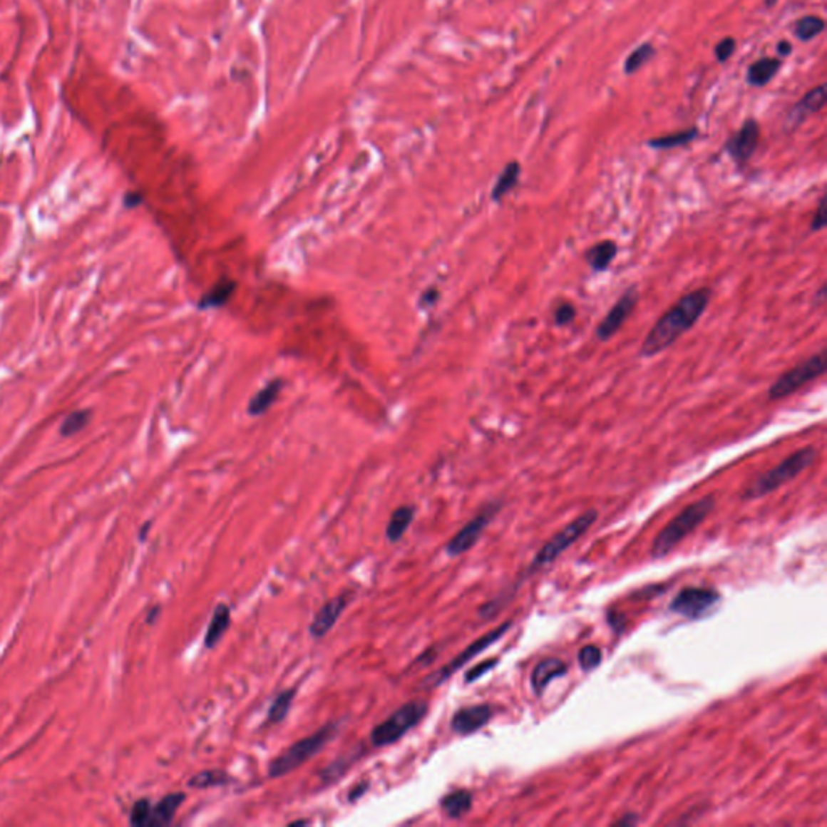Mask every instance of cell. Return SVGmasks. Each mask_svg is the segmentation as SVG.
<instances>
[{"mask_svg": "<svg viewBox=\"0 0 827 827\" xmlns=\"http://www.w3.org/2000/svg\"><path fill=\"white\" fill-rule=\"evenodd\" d=\"M235 289H236V282H233V279H230V278H222L220 282H217L214 287H212L202 297H200L199 302H197V307L202 309V310L223 307L225 304H228L231 297H233Z\"/></svg>", "mask_w": 827, "mask_h": 827, "instance_id": "cell-23", "label": "cell"}, {"mask_svg": "<svg viewBox=\"0 0 827 827\" xmlns=\"http://www.w3.org/2000/svg\"><path fill=\"white\" fill-rule=\"evenodd\" d=\"M781 60L774 57H764L756 60L755 63L750 65L746 71V81L753 88H763L766 84L772 81L777 73L781 70Z\"/></svg>", "mask_w": 827, "mask_h": 827, "instance_id": "cell-21", "label": "cell"}, {"mask_svg": "<svg viewBox=\"0 0 827 827\" xmlns=\"http://www.w3.org/2000/svg\"><path fill=\"white\" fill-rule=\"evenodd\" d=\"M577 658H579V664L582 667V671L590 672L601 664V659H603V652H601L597 644H587V647H583L580 649Z\"/></svg>", "mask_w": 827, "mask_h": 827, "instance_id": "cell-32", "label": "cell"}, {"mask_svg": "<svg viewBox=\"0 0 827 827\" xmlns=\"http://www.w3.org/2000/svg\"><path fill=\"white\" fill-rule=\"evenodd\" d=\"M366 790H367V782H362L361 786L354 787V790H352V792L349 793V800L351 801L354 800V796H356V798H359V796H361L364 792H366Z\"/></svg>", "mask_w": 827, "mask_h": 827, "instance_id": "cell-42", "label": "cell"}, {"mask_svg": "<svg viewBox=\"0 0 827 827\" xmlns=\"http://www.w3.org/2000/svg\"><path fill=\"white\" fill-rule=\"evenodd\" d=\"M510 627H513V622H504L501 625H498L496 629L490 630L488 634H485V635H482L480 638H477L476 642H472L469 644V647H466L464 652L459 653L453 661H449L446 666H443L440 669V671H438V674H436L435 679H433V685H440V684L445 682V680H448L449 677H451L453 674L458 672L461 667H464L467 664V662L472 661L480 653H483L486 648H490L491 644H493L495 642H498L501 637L506 635V632Z\"/></svg>", "mask_w": 827, "mask_h": 827, "instance_id": "cell-11", "label": "cell"}, {"mask_svg": "<svg viewBox=\"0 0 827 827\" xmlns=\"http://www.w3.org/2000/svg\"><path fill=\"white\" fill-rule=\"evenodd\" d=\"M721 601L719 592L709 587H687L671 601V611L687 619H698L708 614Z\"/></svg>", "mask_w": 827, "mask_h": 827, "instance_id": "cell-9", "label": "cell"}, {"mask_svg": "<svg viewBox=\"0 0 827 827\" xmlns=\"http://www.w3.org/2000/svg\"><path fill=\"white\" fill-rule=\"evenodd\" d=\"M597 519H598V510L588 509V510H585V513L577 517V519L570 522L569 525H565L563 530H559L556 535H553V537L537 551V555H535L532 564L528 565V570H527L525 575H533L535 572H538V570L545 569L546 565L555 563L565 550L570 548V546H572L575 541L579 540L582 535L595 524V522H597Z\"/></svg>", "mask_w": 827, "mask_h": 827, "instance_id": "cell-6", "label": "cell"}, {"mask_svg": "<svg viewBox=\"0 0 827 827\" xmlns=\"http://www.w3.org/2000/svg\"><path fill=\"white\" fill-rule=\"evenodd\" d=\"M186 793L183 792H173L163 796L157 805H152L150 816L148 821V827H160L168 826L172 823L176 811L180 810L181 805L185 803Z\"/></svg>", "mask_w": 827, "mask_h": 827, "instance_id": "cell-17", "label": "cell"}, {"mask_svg": "<svg viewBox=\"0 0 827 827\" xmlns=\"http://www.w3.org/2000/svg\"><path fill=\"white\" fill-rule=\"evenodd\" d=\"M301 824L306 826V824H309V821L307 819H299V821H293V823H289L291 827H293V826H301Z\"/></svg>", "mask_w": 827, "mask_h": 827, "instance_id": "cell-45", "label": "cell"}, {"mask_svg": "<svg viewBox=\"0 0 827 827\" xmlns=\"http://www.w3.org/2000/svg\"><path fill=\"white\" fill-rule=\"evenodd\" d=\"M143 202V197L141 194H136V192H128L125 196V205L126 207H136Z\"/></svg>", "mask_w": 827, "mask_h": 827, "instance_id": "cell-40", "label": "cell"}, {"mask_svg": "<svg viewBox=\"0 0 827 827\" xmlns=\"http://www.w3.org/2000/svg\"><path fill=\"white\" fill-rule=\"evenodd\" d=\"M759 138H761V128H759L756 120H746L741 125L740 130L729 139L724 149L731 159L737 163L739 167L745 165V163L751 159L755 154L759 144Z\"/></svg>", "mask_w": 827, "mask_h": 827, "instance_id": "cell-12", "label": "cell"}, {"mask_svg": "<svg viewBox=\"0 0 827 827\" xmlns=\"http://www.w3.org/2000/svg\"><path fill=\"white\" fill-rule=\"evenodd\" d=\"M231 625V610L228 605L220 603L217 605L214 614H212V619L209 622V627L205 630V637H204V647L207 649H212L215 648L218 642L222 640L227 634L228 629Z\"/></svg>", "mask_w": 827, "mask_h": 827, "instance_id": "cell-18", "label": "cell"}, {"mask_svg": "<svg viewBox=\"0 0 827 827\" xmlns=\"http://www.w3.org/2000/svg\"><path fill=\"white\" fill-rule=\"evenodd\" d=\"M520 173H522L520 163L517 160L509 162L508 165L503 168L500 176H498L493 190H491V199H493L495 202H501V199L506 197L517 186V183H519Z\"/></svg>", "mask_w": 827, "mask_h": 827, "instance_id": "cell-25", "label": "cell"}, {"mask_svg": "<svg viewBox=\"0 0 827 827\" xmlns=\"http://www.w3.org/2000/svg\"><path fill=\"white\" fill-rule=\"evenodd\" d=\"M91 421V411L88 409H83V411H76L70 414L68 417L65 418L60 425V435L62 436H71L78 433V431H81Z\"/></svg>", "mask_w": 827, "mask_h": 827, "instance_id": "cell-31", "label": "cell"}, {"mask_svg": "<svg viewBox=\"0 0 827 827\" xmlns=\"http://www.w3.org/2000/svg\"><path fill=\"white\" fill-rule=\"evenodd\" d=\"M656 56V48L653 47V44H649V42H644V44L638 46L637 48H634L629 53V57L625 58V63H624V71L627 73V75H632V73H637L640 68H643L644 65H647L649 60Z\"/></svg>", "mask_w": 827, "mask_h": 827, "instance_id": "cell-30", "label": "cell"}, {"mask_svg": "<svg viewBox=\"0 0 827 827\" xmlns=\"http://www.w3.org/2000/svg\"><path fill=\"white\" fill-rule=\"evenodd\" d=\"M735 47H737V41L731 38V36L717 42V46L714 47V56L717 58V62L721 63L727 62V60L734 56Z\"/></svg>", "mask_w": 827, "mask_h": 827, "instance_id": "cell-35", "label": "cell"}, {"mask_svg": "<svg viewBox=\"0 0 827 827\" xmlns=\"http://www.w3.org/2000/svg\"><path fill=\"white\" fill-rule=\"evenodd\" d=\"M416 517V508L404 504V506L396 508L390 515L386 525V538L391 543H398V541L404 537L406 532L409 530L411 524Z\"/></svg>", "mask_w": 827, "mask_h": 827, "instance_id": "cell-24", "label": "cell"}, {"mask_svg": "<svg viewBox=\"0 0 827 827\" xmlns=\"http://www.w3.org/2000/svg\"><path fill=\"white\" fill-rule=\"evenodd\" d=\"M790 52H792V44H790L789 41H781L779 44H777V53L782 57L790 56Z\"/></svg>", "mask_w": 827, "mask_h": 827, "instance_id": "cell-41", "label": "cell"}, {"mask_svg": "<svg viewBox=\"0 0 827 827\" xmlns=\"http://www.w3.org/2000/svg\"><path fill=\"white\" fill-rule=\"evenodd\" d=\"M816 456L818 451L813 446L798 449V451H795L793 454H790L789 458L784 459L781 464H777L776 467H772L771 471L761 473V476L745 490L744 498L745 500H758V498H763L772 493V491L779 490L782 485L792 482V480L798 477L801 472L806 471L808 467L816 461Z\"/></svg>", "mask_w": 827, "mask_h": 827, "instance_id": "cell-4", "label": "cell"}, {"mask_svg": "<svg viewBox=\"0 0 827 827\" xmlns=\"http://www.w3.org/2000/svg\"><path fill=\"white\" fill-rule=\"evenodd\" d=\"M698 135H700V133H698L697 128H690V130L677 131V133H672V135L653 138V139H649L647 144L652 149H658V150L676 149V148H682V145L693 143L698 138Z\"/></svg>", "mask_w": 827, "mask_h": 827, "instance_id": "cell-27", "label": "cell"}, {"mask_svg": "<svg viewBox=\"0 0 827 827\" xmlns=\"http://www.w3.org/2000/svg\"><path fill=\"white\" fill-rule=\"evenodd\" d=\"M716 506V498L713 495H708L692 503L690 506L680 510V513L669 522V524L662 528V530L656 535L652 546V556L653 558H664L669 555L684 538L700 527L707 517L713 513Z\"/></svg>", "mask_w": 827, "mask_h": 827, "instance_id": "cell-3", "label": "cell"}, {"mask_svg": "<svg viewBox=\"0 0 827 827\" xmlns=\"http://www.w3.org/2000/svg\"><path fill=\"white\" fill-rule=\"evenodd\" d=\"M824 301H826V284H823V287L819 288L816 297H814V304L821 306V304H824Z\"/></svg>", "mask_w": 827, "mask_h": 827, "instance_id": "cell-43", "label": "cell"}, {"mask_svg": "<svg viewBox=\"0 0 827 827\" xmlns=\"http://www.w3.org/2000/svg\"><path fill=\"white\" fill-rule=\"evenodd\" d=\"M638 299H640L638 288L630 287L616 302H614V306L610 309V312L605 315V319L600 322L597 332H595L600 341H610L611 338L616 337L620 328L624 327L625 322L629 320L632 312L635 310Z\"/></svg>", "mask_w": 827, "mask_h": 827, "instance_id": "cell-10", "label": "cell"}, {"mask_svg": "<svg viewBox=\"0 0 827 827\" xmlns=\"http://www.w3.org/2000/svg\"><path fill=\"white\" fill-rule=\"evenodd\" d=\"M339 732V722H327L317 731L312 732L307 737L294 741L289 745L287 750L279 753L277 758H273L269 768H267V774L270 779H278L289 774V772L301 768L306 764L309 759H312L315 755L324 750V748L334 740Z\"/></svg>", "mask_w": 827, "mask_h": 827, "instance_id": "cell-2", "label": "cell"}, {"mask_svg": "<svg viewBox=\"0 0 827 827\" xmlns=\"http://www.w3.org/2000/svg\"><path fill=\"white\" fill-rule=\"evenodd\" d=\"M297 689H287L279 692L278 695L273 698V702L267 713V724H279L287 719L289 714V709L293 707V702L296 698Z\"/></svg>", "mask_w": 827, "mask_h": 827, "instance_id": "cell-28", "label": "cell"}, {"mask_svg": "<svg viewBox=\"0 0 827 827\" xmlns=\"http://www.w3.org/2000/svg\"><path fill=\"white\" fill-rule=\"evenodd\" d=\"M711 301V289L703 287L684 294L656 320L652 330L644 337L638 354L640 357H653L666 351L677 339L692 330L693 325L707 312Z\"/></svg>", "mask_w": 827, "mask_h": 827, "instance_id": "cell-1", "label": "cell"}, {"mask_svg": "<svg viewBox=\"0 0 827 827\" xmlns=\"http://www.w3.org/2000/svg\"><path fill=\"white\" fill-rule=\"evenodd\" d=\"M575 317L577 309L572 302H561L555 309V312H553V322H555V325L559 328L570 325L575 320Z\"/></svg>", "mask_w": 827, "mask_h": 827, "instance_id": "cell-34", "label": "cell"}, {"mask_svg": "<svg viewBox=\"0 0 827 827\" xmlns=\"http://www.w3.org/2000/svg\"><path fill=\"white\" fill-rule=\"evenodd\" d=\"M150 808H152V803H150L149 798L138 800L136 803L133 805L131 813H130L131 826L148 827V821L150 816Z\"/></svg>", "mask_w": 827, "mask_h": 827, "instance_id": "cell-33", "label": "cell"}, {"mask_svg": "<svg viewBox=\"0 0 827 827\" xmlns=\"http://www.w3.org/2000/svg\"><path fill=\"white\" fill-rule=\"evenodd\" d=\"M159 612H160V607H154V610H152V611H150V614H149V616H148V622H149V624L154 622V619H155L157 616H159Z\"/></svg>", "mask_w": 827, "mask_h": 827, "instance_id": "cell-44", "label": "cell"}, {"mask_svg": "<svg viewBox=\"0 0 827 827\" xmlns=\"http://www.w3.org/2000/svg\"><path fill=\"white\" fill-rule=\"evenodd\" d=\"M824 28L826 23L823 18L816 15H806L795 23L793 33L800 41L808 42L818 38V36L824 31Z\"/></svg>", "mask_w": 827, "mask_h": 827, "instance_id": "cell-29", "label": "cell"}, {"mask_svg": "<svg viewBox=\"0 0 827 827\" xmlns=\"http://www.w3.org/2000/svg\"><path fill=\"white\" fill-rule=\"evenodd\" d=\"M472 803H473V796L469 790L459 789V790H453V792H449L443 796V798L440 800V808L448 818L459 819L462 816H466V814L472 810Z\"/></svg>", "mask_w": 827, "mask_h": 827, "instance_id": "cell-22", "label": "cell"}, {"mask_svg": "<svg viewBox=\"0 0 827 827\" xmlns=\"http://www.w3.org/2000/svg\"><path fill=\"white\" fill-rule=\"evenodd\" d=\"M774 2H776V0H768V7H771V5L774 4Z\"/></svg>", "mask_w": 827, "mask_h": 827, "instance_id": "cell-46", "label": "cell"}, {"mask_svg": "<svg viewBox=\"0 0 827 827\" xmlns=\"http://www.w3.org/2000/svg\"><path fill=\"white\" fill-rule=\"evenodd\" d=\"M352 598H354L352 592H344L339 593L338 597L328 600L327 603L315 612L312 622L309 625L310 637L324 638L328 632L334 627V624L338 622L339 616H341L346 611V607L349 606Z\"/></svg>", "mask_w": 827, "mask_h": 827, "instance_id": "cell-13", "label": "cell"}, {"mask_svg": "<svg viewBox=\"0 0 827 827\" xmlns=\"http://www.w3.org/2000/svg\"><path fill=\"white\" fill-rule=\"evenodd\" d=\"M826 372V352L819 351L818 354H813L808 357L806 361L796 364L787 372H784L779 379H777L768 390V398L771 401H779L787 396H792L800 388H803L808 383L823 376Z\"/></svg>", "mask_w": 827, "mask_h": 827, "instance_id": "cell-7", "label": "cell"}, {"mask_svg": "<svg viewBox=\"0 0 827 827\" xmlns=\"http://www.w3.org/2000/svg\"><path fill=\"white\" fill-rule=\"evenodd\" d=\"M567 674V664L558 658H546L535 666L530 684L535 695H541L555 679L564 677Z\"/></svg>", "mask_w": 827, "mask_h": 827, "instance_id": "cell-16", "label": "cell"}, {"mask_svg": "<svg viewBox=\"0 0 827 827\" xmlns=\"http://www.w3.org/2000/svg\"><path fill=\"white\" fill-rule=\"evenodd\" d=\"M428 713V703L423 700H411L399 707L386 717L385 721L372 729L370 744L375 748H385L393 745L421 724Z\"/></svg>", "mask_w": 827, "mask_h": 827, "instance_id": "cell-5", "label": "cell"}, {"mask_svg": "<svg viewBox=\"0 0 827 827\" xmlns=\"http://www.w3.org/2000/svg\"><path fill=\"white\" fill-rule=\"evenodd\" d=\"M438 297H440V291L436 288H428L421 297L422 306H431V304H435L438 301Z\"/></svg>", "mask_w": 827, "mask_h": 827, "instance_id": "cell-38", "label": "cell"}, {"mask_svg": "<svg viewBox=\"0 0 827 827\" xmlns=\"http://www.w3.org/2000/svg\"><path fill=\"white\" fill-rule=\"evenodd\" d=\"M826 222H827V210H826V199L823 197V199L819 200L816 210H814V214L811 217L810 230L811 231H821V230H824Z\"/></svg>", "mask_w": 827, "mask_h": 827, "instance_id": "cell-37", "label": "cell"}, {"mask_svg": "<svg viewBox=\"0 0 827 827\" xmlns=\"http://www.w3.org/2000/svg\"><path fill=\"white\" fill-rule=\"evenodd\" d=\"M617 257V245L611 240L600 241L585 252V260L593 272H605L610 269L612 260Z\"/></svg>", "mask_w": 827, "mask_h": 827, "instance_id": "cell-20", "label": "cell"}, {"mask_svg": "<svg viewBox=\"0 0 827 827\" xmlns=\"http://www.w3.org/2000/svg\"><path fill=\"white\" fill-rule=\"evenodd\" d=\"M501 501L488 503L486 506L480 510V513L473 517L472 520L461 528V530L454 535V537L446 543V553L451 558H458L471 548L477 545V541L482 537L485 528L491 524L495 515L501 510Z\"/></svg>", "mask_w": 827, "mask_h": 827, "instance_id": "cell-8", "label": "cell"}, {"mask_svg": "<svg viewBox=\"0 0 827 827\" xmlns=\"http://www.w3.org/2000/svg\"><path fill=\"white\" fill-rule=\"evenodd\" d=\"M496 664H498V659H496V658H493V659H488V661H482V662H478L477 666H473L472 669H469V671L466 672L464 680H466L467 684H471V682H476V680H478L480 677L485 676L486 672H490L491 669H493Z\"/></svg>", "mask_w": 827, "mask_h": 827, "instance_id": "cell-36", "label": "cell"}, {"mask_svg": "<svg viewBox=\"0 0 827 827\" xmlns=\"http://www.w3.org/2000/svg\"><path fill=\"white\" fill-rule=\"evenodd\" d=\"M491 717H493V709L490 704H472L456 711L451 719V729L458 735H471L485 727Z\"/></svg>", "mask_w": 827, "mask_h": 827, "instance_id": "cell-14", "label": "cell"}, {"mask_svg": "<svg viewBox=\"0 0 827 827\" xmlns=\"http://www.w3.org/2000/svg\"><path fill=\"white\" fill-rule=\"evenodd\" d=\"M638 823H640V818H638L635 813H627V814H624V818L617 819L616 823H614V826H635Z\"/></svg>", "mask_w": 827, "mask_h": 827, "instance_id": "cell-39", "label": "cell"}, {"mask_svg": "<svg viewBox=\"0 0 827 827\" xmlns=\"http://www.w3.org/2000/svg\"><path fill=\"white\" fill-rule=\"evenodd\" d=\"M235 779L231 777L227 771H222V769H205V771H200L197 774H194L190 781H188V786L191 789H212V787H223L227 786V784H231Z\"/></svg>", "mask_w": 827, "mask_h": 827, "instance_id": "cell-26", "label": "cell"}, {"mask_svg": "<svg viewBox=\"0 0 827 827\" xmlns=\"http://www.w3.org/2000/svg\"><path fill=\"white\" fill-rule=\"evenodd\" d=\"M283 390V380H272L267 383L264 388H260V390L255 393V396L249 401L247 404V414L252 417H259V416H264V414L270 409L273 406V403L278 399L279 393Z\"/></svg>", "mask_w": 827, "mask_h": 827, "instance_id": "cell-19", "label": "cell"}, {"mask_svg": "<svg viewBox=\"0 0 827 827\" xmlns=\"http://www.w3.org/2000/svg\"><path fill=\"white\" fill-rule=\"evenodd\" d=\"M826 103V91L824 86L811 89L810 93L803 96V99L796 102V106L787 115V128L795 130L813 113H818Z\"/></svg>", "mask_w": 827, "mask_h": 827, "instance_id": "cell-15", "label": "cell"}]
</instances>
